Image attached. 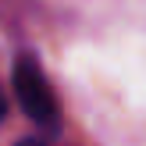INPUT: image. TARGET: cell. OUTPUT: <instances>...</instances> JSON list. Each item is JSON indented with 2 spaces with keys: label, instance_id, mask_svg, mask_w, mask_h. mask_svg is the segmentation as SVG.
Here are the masks:
<instances>
[{
  "label": "cell",
  "instance_id": "obj_1",
  "mask_svg": "<svg viewBox=\"0 0 146 146\" xmlns=\"http://www.w3.org/2000/svg\"><path fill=\"white\" fill-rule=\"evenodd\" d=\"M14 93H18L25 114L43 128V132H57L61 128V111H57L54 89H50L46 75H43L39 61L32 54H21L14 61Z\"/></svg>",
  "mask_w": 146,
  "mask_h": 146
},
{
  "label": "cell",
  "instance_id": "obj_2",
  "mask_svg": "<svg viewBox=\"0 0 146 146\" xmlns=\"http://www.w3.org/2000/svg\"><path fill=\"white\" fill-rule=\"evenodd\" d=\"M18 146H50V143H43V139H25V143H18Z\"/></svg>",
  "mask_w": 146,
  "mask_h": 146
},
{
  "label": "cell",
  "instance_id": "obj_3",
  "mask_svg": "<svg viewBox=\"0 0 146 146\" xmlns=\"http://www.w3.org/2000/svg\"><path fill=\"white\" fill-rule=\"evenodd\" d=\"M4 114H7V100H4V89H0V121H4Z\"/></svg>",
  "mask_w": 146,
  "mask_h": 146
}]
</instances>
